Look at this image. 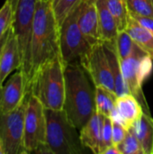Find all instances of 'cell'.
<instances>
[{
	"label": "cell",
	"instance_id": "obj_1",
	"mask_svg": "<svg viewBox=\"0 0 153 154\" xmlns=\"http://www.w3.org/2000/svg\"><path fill=\"white\" fill-rule=\"evenodd\" d=\"M60 54V26L53 12L51 0H40L32 26L30 51L31 69L27 94H29L30 84L36 71Z\"/></svg>",
	"mask_w": 153,
	"mask_h": 154
},
{
	"label": "cell",
	"instance_id": "obj_2",
	"mask_svg": "<svg viewBox=\"0 0 153 154\" xmlns=\"http://www.w3.org/2000/svg\"><path fill=\"white\" fill-rule=\"evenodd\" d=\"M63 110L72 125L80 130L96 110V88L90 84L87 71L78 62L66 64Z\"/></svg>",
	"mask_w": 153,
	"mask_h": 154
},
{
	"label": "cell",
	"instance_id": "obj_3",
	"mask_svg": "<svg viewBox=\"0 0 153 154\" xmlns=\"http://www.w3.org/2000/svg\"><path fill=\"white\" fill-rule=\"evenodd\" d=\"M65 64L61 55L43 64L34 74L29 88L45 109L62 110L65 99Z\"/></svg>",
	"mask_w": 153,
	"mask_h": 154
},
{
	"label": "cell",
	"instance_id": "obj_4",
	"mask_svg": "<svg viewBox=\"0 0 153 154\" xmlns=\"http://www.w3.org/2000/svg\"><path fill=\"white\" fill-rule=\"evenodd\" d=\"M46 143L51 154H81L85 152L80 134L65 111L45 109Z\"/></svg>",
	"mask_w": 153,
	"mask_h": 154
},
{
	"label": "cell",
	"instance_id": "obj_5",
	"mask_svg": "<svg viewBox=\"0 0 153 154\" xmlns=\"http://www.w3.org/2000/svg\"><path fill=\"white\" fill-rule=\"evenodd\" d=\"M14 8V21L12 27L17 38L21 56V70L26 80V90L30 78V51L32 34L33 20L36 7L40 0H9Z\"/></svg>",
	"mask_w": 153,
	"mask_h": 154
},
{
	"label": "cell",
	"instance_id": "obj_6",
	"mask_svg": "<svg viewBox=\"0 0 153 154\" xmlns=\"http://www.w3.org/2000/svg\"><path fill=\"white\" fill-rule=\"evenodd\" d=\"M78 15V6L68 14L60 26V54L65 65L79 63L92 47L80 30Z\"/></svg>",
	"mask_w": 153,
	"mask_h": 154
},
{
	"label": "cell",
	"instance_id": "obj_7",
	"mask_svg": "<svg viewBox=\"0 0 153 154\" xmlns=\"http://www.w3.org/2000/svg\"><path fill=\"white\" fill-rule=\"evenodd\" d=\"M28 96L15 110L0 112V136L4 154L27 153L24 147V115Z\"/></svg>",
	"mask_w": 153,
	"mask_h": 154
},
{
	"label": "cell",
	"instance_id": "obj_8",
	"mask_svg": "<svg viewBox=\"0 0 153 154\" xmlns=\"http://www.w3.org/2000/svg\"><path fill=\"white\" fill-rule=\"evenodd\" d=\"M45 144H47L45 108L30 93L24 115V147L27 153H35Z\"/></svg>",
	"mask_w": 153,
	"mask_h": 154
},
{
	"label": "cell",
	"instance_id": "obj_9",
	"mask_svg": "<svg viewBox=\"0 0 153 154\" xmlns=\"http://www.w3.org/2000/svg\"><path fill=\"white\" fill-rule=\"evenodd\" d=\"M79 63L90 76L95 87H104L115 92L113 75L103 42L92 45L89 51L81 59Z\"/></svg>",
	"mask_w": 153,
	"mask_h": 154
},
{
	"label": "cell",
	"instance_id": "obj_10",
	"mask_svg": "<svg viewBox=\"0 0 153 154\" xmlns=\"http://www.w3.org/2000/svg\"><path fill=\"white\" fill-rule=\"evenodd\" d=\"M27 96L25 77L19 69L0 88V112L7 113L15 110Z\"/></svg>",
	"mask_w": 153,
	"mask_h": 154
},
{
	"label": "cell",
	"instance_id": "obj_11",
	"mask_svg": "<svg viewBox=\"0 0 153 154\" xmlns=\"http://www.w3.org/2000/svg\"><path fill=\"white\" fill-rule=\"evenodd\" d=\"M78 23L81 32L91 45L102 42L96 0H82L78 5Z\"/></svg>",
	"mask_w": 153,
	"mask_h": 154
},
{
	"label": "cell",
	"instance_id": "obj_12",
	"mask_svg": "<svg viewBox=\"0 0 153 154\" xmlns=\"http://www.w3.org/2000/svg\"><path fill=\"white\" fill-rule=\"evenodd\" d=\"M22 56L17 38L13 27H10L6 42L0 56V86L4 85L6 78L14 71L21 69Z\"/></svg>",
	"mask_w": 153,
	"mask_h": 154
},
{
	"label": "cell",
	"instance_id": "obj_13",
	"mask_svg": "<svg viewBox=\"0 0 153 154\" xmlns=\"http://www.w3.org/2000/svg\"><path fill=\"white\" fill-rule=\"evenodd\" d=\"M141 58L142 57H130L124 60H121V67L130 94H132L138 100L143 108V112L151 115L147 100L142 91V85L139 80L138 68Z\"/></svg>",
	"mask_w": 153,
	"mask_h": 154
},
{
	"label": "cell",
	"instance_id": "obj_14",
	"mask_svg": "<svg viewBox=\"0 0 153 154\" xmlns=\"http://www.w3.org/2000/svg\"><path fill=\"white\" fill-rule=\"evenodd\" d=\"M143 113V108L138 100L132 94H125L117 97L115 108L110 117L128 130L131 125Z\"/></svg>",
	"mask_w": 153,
	"mask_h": 154
},
{
	"label": "cell",
	"instance_id": "obj_15",
	"mask_svg": "<svg viewBox=\"0 0 153 154\" xmlns=\"http://www.w3.org/2000/svg\"><path fill=\"white\" fill-rule=\"evenodd\" d=\"M103 123L104 116L96 111L89 121L79 130L83 145L95 154H100Z\"/></svg>",
	"mask_w": 153,
	"mask_h": 154
},
{
	"label": "cell",
	"instance_id": "obj_16",
	"mask_svg": "<svg viewBox=\"0 0 153 154\" xmlns=\"http://www.w3.org/2000/svg\"><path fill=\"white\" fill-rule=\"evenodd\" d=\"M105 52L106 54L110 69L113 75L114 82H115V90L117 97L123 96L125 94H130L128 87L125 83L122 67H121V60L117 52L115 41L114 42H102Z\"/></svg>",
	"mask_w": 153,
	"mask_h": 154
},
{
	"label": "cell",
	"instance_id": "obj_17",
	"mask_svg": "<svg viewBox=\"0 0 153 154\" xmlns=\"http://www.w3.org/2000/svg\"><path fill=\"white\" fill-rule=\"evenodd\" d=\"M141 143L144 153H153V118L151 115L143 113L128 128Z\"/></svg>",
	"mask_w": 153,
	"mask_h": 154
},
{
	"label": "cell",
	"instance_id": "obj_18",
	"mask_svg": "<svg viewBox=\"0 0 153 154\" xmlns=\"http://www.w3.org/2000/svg\"><path fill=\"white\" fill-rule=\"evenodd\" d=\"M99 31L102 42H114L116 40L119 30L115 17L109 11L106 0H96Z\"/></svg>",
	"mask_w": 153,
	"mask_h": 154
},
{
	"label": "cell",
	"instance_id": "obj_19",
	"mask_svg": "<svg viewBox=\"0 0 153 154\" xmlns=\"http://www.w3.org/2000/svg\"><path fill=\"white\" fill-rule=\"evenodd\" d=\"M125 31L140 48L153 58V33L151 32L140 24L132 16Z\"/></svg>",
	"mask_w": 153,
	"mask_h": 154
},
{
	"label": "cell",
	"instance_id": "obj_20",
	"mask_svg": "<svg viewBox=\"0 0 153 154\" xmlns=\"http://www.w3.org/2000/svg\"><path fill=\"white\" fill-rule=\"evenodd\" d=\"M115 44L120 60H124L130 57H143L145 55H149L137 45L126 31H121L118 32Z\"/></svg>",
	"mask_w": 153,
	"mask_h": 154
},
{
	"label": "cell",
	"instance_id": "obj_21",
	"mask_svg": "<svg viewBox=\"0 0 153 154\" xmlns=\"http://www.w3.org/2000/svg\"><path fill=\"white\" fill-rule=\"evenodd\" d=\"M96 88V110L98 114L111 116L113 111L115 108L117 95L115 92L109 90L104 87Z\"/></svg>",
	"mask_w": 153,
	"mask_h": 154
},
{
	"label": "cell",
	"instance_id": "obj_22",
	"mask_svg": "<svg viewBox=\"0 0 153 154\" xmlns=\"http://www.w3.org/2000/svg\"><path fill=\"white\" fill-rule=\"evenodd\" d=\"M106 3L115 19L119 32L125 31L131 18L127 0H106Z\"/></svg>",
	"mask_w": 153,
	"mask_h": 154
},
{
	"label": "cell",
	"instance_id": "obj_23",
	"mask_svg": "<svg viewBox=\"0 0 153 154\" xmlns=\"http://www.w3.org/2000/svg\"><path fill=\"white\" fill-rule=\"evenodd\" d=\"M82 0H51V5L59 26L61 25L68 14L79 5Z\"/></svg>",
	"mask_w": 153,
	"mask_h": 154
},
{
	"label": "cell",
	"instance_id": "obj_24",
	"mask_svg": "<svg viewBox=\"0 0 153 154\" xmlns=\"http://www.w3.org/2000/svg\"><path fill=\"white\" fill-rule=\"evenodd\" d=\"M116 147L120 154H145L137 138L129 131L127 132L125 138L116 145Z\"/></svg>",
	"mask_w": 153,
	"mask_h": 154
},
{
	"label": "cell",
	"instance_id": "obj_25",
	"mask_svg": "<svg viewBox=\"0 0 153 154\" xmlns=\"http://www.w3.org/2000/svg\"><path fill=\"white\" fill-rule=\"evenodd\" d=\"M14 21V8L9 0H5L0 8V38L10 29Z\"/></svg>",
	"mask_w": 153,
	"mask_h": 154
},
{
	"label": "cell",
	"instance_id": "obj_26",
	"mask_svg": "<svg viewBox=\"0 0 153 154\" xmlns=\"http://www.w3.org/2000/svg\"><path fill=\"white\" fill-rule=\"evenodd\" d=\"M130 13L153 18V4L149 0H127Z\"/></svg>",
	"mask_w": 153,
	"mask_h": 154
},
{
	"label": "cell",
	"instance_id": "obj_27",
	"mask_svg": "<svg viewBox=\"0 0 153 154\" xmlns=\"http://www.w3.org/2000/svg\"><path fill=\"white\" fill-rule=\"evenodd\" d=\"M112 145H114L113 144V120L111 117L104 116L100 154H104L105 151Z\"/></svg>",
	"mask_w": 153,
	"mask_h": 154
},
{
	"label": "cell",
	"instance_id": "obj_28",
	"mask_svg": "<svg viewBox=\"0 0 153 154\" xmlns=\"http://www.w3.org/2000/svg\"><path fill=\"white\" fill-rule=\"evenodd\" d=\"M153 69V58L150 55H145L140 59L138 74L140 83L142 85L143 82L149 78Z\"/></svg>",
	"mask_w": 153,
	"mask_h": 154
},
{
	"label": "cell",
	"instance_id": "obj_29",
	"mask_svg": "<svg viewBox=\"0 0 153 154\" xmlns=\"http://www.w3.org/2000/svg\"><path fill=\"white\" fill-rule=\"evenodd\" d=\"M128 130L119 124L118 122L113 121V144L118 145L126 136Z\"/></svg>",
	"mask_w": 153,
	"mask_h": 154
},
{
	"label": "cell",
	"instance_id": "obj_30",
	"mask_svg": "<svg viewBox=\"0 0 153 154\" xmlns=\"http://www.w3.org/2000/svg\"><path fill=\"white\" fill-rule=\"evenodd\" d=\"M130 15L135 21H137L140 24H142L143 27H145L146 29H148L150 32H151L153 33V18L146 17V16H142V15H138V14H132V13H130Z\"/></svg>",
	"mask_w": 153,
	"mask_h": 154
},
{
	"label": "cell",
	"instance_id": "obj_31",
	"mask_svg": "<svg viewBox=\"0 0 153 154\" xmlns=\"http://www.w3.org/2000/svg\"><path fill=\"white\" fill-rule=\"evenodd\" d=\"M10 30V29H9ZM9 30L0 38V56H1V53H2V50L6 42V40H7V37H8V34H9Z\"/></svg>",
	"mask_w": 153,
	"mask_h": 154
},
{
	"label": "cell",
	"instance_id": "obj_32",
	"mask_svg": "<svg viewBox=\"0 0 153 154\" xmlns=\"http://www.w3.org/2000/svg\"><path fill=\"white\" fill-rule=\"evenodd\" d=\"M104 154H120V152L115 145H112L105 151Z\"/></svg>",
	"mask_w": 153,
	"mask_h": 154
},
{
	"label": "cell",
	"instance_id": "obj_33",
	"mask_svg": "<svg viewBox=\"0 0 153 154\" xmlns=\"http://www.w3.org/2000/svg\"><path fill=\"white\" fill-rule=\"evenodd\" d=\"M0 154H4V149H3V143H2L1 136H0Z\"/></svg>",
	"mask_w": 153,
	"mask_h": 154
},
{
	"label": "cell",
	"instance_id": "obj_34",
	"mask_svg": "<svg viewBox=\"0 0 153 154\" xmlns=\"http://www.w3.org/2000/svg\"><path fill=\"white\" fill-rule=\"evenodd\" d=\"M149 1H151V3L153 4V0H149Z\"/></svg>",
	"mask_w": 153,
	"mask_h": 154
},
{
	"label": "cell",
	"instance_id": "obj_35",
	"mask_svg": "<svg viewBox=\"0 0 153 154\" xmlns=\"http://www.w3.org/2000/svg\"><path fill=\"white\" fill-rule=\"evenodd\" d=\"M0 88H1V86H0Z\"/></svg>",
	"mask_w": 153,
	"mask_h": 154
}]
</instances>
